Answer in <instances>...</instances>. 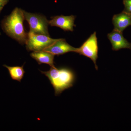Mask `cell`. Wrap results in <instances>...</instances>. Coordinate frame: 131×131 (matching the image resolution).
Returning a JSON list of instances; mask_svg holds the SVG:
<instances>
[{"instance_id": "30bf717a", "label": "cell", "mask_w": 131, "mask_h": 131, "mask_svg": "<svg viewBox=\"0 0 131 131\" xmlns=\"http://www.w3.org/2000/svg\"><path fill=\"white\" fill-rule=\"evenodd\" d=\"M31 57L37 61L39 64H46L51 67H55L54 65V55L44 50L33 51L30 54Z\"/></svg>"}, {"instance_id": "3957f363", "label": "cell", "mask_w": 131, "mask_h": 131, "mask_svg": "<svg viewBox=\"0 0 131 131\" xmlns=\"http://www.w3.org/2000/svg\"><path fill=\"white\" fill-rule=\"evenodd\" d=\"M58 39L51 38L47 35L29 32L26 43V47L29 51H43Z\"/></svg>"}, {"instance_id": "9c48e42d", "label": "cell", "mask_w": 131, "mask_h": 131, "mask_svg": "<svg viewBox=\"0 0 131 131\" xmlns=\"http://www.w3.org/2000/svg\"><path fill=\"white\" fill-rule=\"evenodd\" d=\"M112 21L114 30L122 33L127 27L131 25L130 15L123 12L119 14L114 15Z\"/></svg>"}, {"instance_id": "5bb4252c", "label": "cell", "mask_w": 131, "mask_h": 131, "mask_svg": "<svg viewBox=\"0 0 131 131\" xmlns=\"http://www.w3.org/2000/svg\"><path fill=\"white\" fill-rule=\"evenodd\" d=\"M3 6V4L1 3H0V11H1V9L2 8Z\"/></svg>"}, {"instance_id": "8992f818", "label": "cell", "mask_w": 131, "mask_h": 131, "mask_svg": "<svg viewBox=\"0 0 131 131\" xmlns=\"http://www.w3.org/2000/svg\"><path fill=\"white\" fill-rule=\"evenodd\" d=\"M75 16L71 15L70 16H54L51 20L49 21V25L51 26L59 27L63 30L73 31L74 25Z\"/></svg>"}, {"instance_id": "52a82bcc", "label": "cell", "mask_w": 131, "mask_h": 131, "mask_svg": "<svg viewBox=\"0 0 131 131\" xmlns=\"http://www.w3.org/2000/svg\"><path fill=\"white\" fill-rule=\"evenodd\" d=\"M77 49V48H75L68 44L65 39H58V40L44 50L50 52L54 56H59L70 52H76Z\"/></svg>"}, {"instance_id": "7a4b0ae2", "label": "cell", "mask_w": 131, "mask_h": 131, "mask_svg": "<svg viewBox=\"0 0 131 131\" xmlns=\"http://www.w3.org/2000/svg\"><path fill=\"white\" fill-rule=\"evenodd\" d=\"M24 10L16 8L8 16L4 23L6 31L20 43L26 44L28 37L24 28Z\"/></svg>"}, {"instance_id": "6da1fadb", "label": "cell", "mask_w": 131, "mask_h": 131, "mask_svg": "<svg viewBox=\"0 0 131 131\" xmlns=\"http://www.w3.org/2000/svg\"><path fill=\"white\" fill-rule=\"evenodd\" d=\"M48 78L55 90V95H59L65 90L73 86L75 77L74 72L68 68L51 67L49 71H40Z\"/></svg>"}, {"instance_id": "7c38bea8", "label": "cell", "mask_w": 131, "mask_h": 131, "mask_svg": "<svg viewBox=\"0 0 131 131\" xmlns=\"http://www.w3.org/2000/svg\"><path fill=\"white\" fill-rule=\"evenodd\" d=\"M123 3L125 6L124 12L131 15V0H123Z\"/></svg>"}, {"instance_id": "9a60e30c", "label": "cell", "mask_w": 131, "mask_h": 131, "mask_svg": "<svg viewBox=\"0 0 131 131\" xmlns=\"http://www.w3.org/2000/svg\"><path fill=\"white\" fill-rule=\"evenodd\" d=\"M130 16H131V14L130 15Z\"/></svg>"}, {"instance_id": "4fadbf2b", "label": "cell", "mask_w": 131, "mask_h": 131, "mask_svg": "<svg viewBox=\"0 0 131 131\" xmlns=\"http://www.w3.org/2000/svg\"><path fill=\"white\" fill-rule=\"evenodd\" d=\"M6 0H0V3H2L3 4V3L5 2Z\"/></svg>"}, {"instance_id": "277c9868", "label": "cell", "mask_w": 131, "mask_h": 131, "mask_svg": "<svg viewBox=\"0 0 131 131\" xmlns=\"http://www.w3.org/2000/svg\"><path fill=\"white\" fill-rule=\"evenodd\" d=\"M24 13L25 20L27 21L30 26V32L49 36L48 29L49 21L45 16L25 11Z\"/></svg>"}, {"instance_id": "ba28073f", "label": "cell", "mask_w": 131, "mask_h": 131, "mask_svg": "<svg viewBox=\"0 0 131 131\" xmlns=\"http://www.w3.org/2000/svg\"><path fill=\"white\" fill-rule=\"evenodd\" d=\"M107 37L112 44L113 50L118 51L122 49H131V43L124 37L122 32L114 30L108 34Z\"/></svg>"}, {"instance_id": "8fae6325", "label": "cell", "mask_w": 131, "mask_h": 131, "mask_svg": "<svg viewBox=\"0 0 131 131\" xmlns=\"http://www.w3.org/2000/svg\"><path fill=\"white\" fill-rule=\"evenodd\" d=\"M3 66L7 69L9 71L10 77L12 80L21 82L24 77L25 71L24 69V65L21 66H9L3 65Z\"/></svg>"}, {"instance_id": "5b68a950", "label": "cell", "mask_w": 131, "mask_h": 131, "mask_svg": "<svg viewBox=\"0 0 131 131\" xmlns=\"http://www.w3.org/2000/svg\"><path fill=\"white\" fill-rule=\"evenodd\" d=\"M98 45L96 32H95L79 48L76 52L90 58L94 63L95 68L98 70L96 61L98 57Z\"/></svg>"}]
</instances>
